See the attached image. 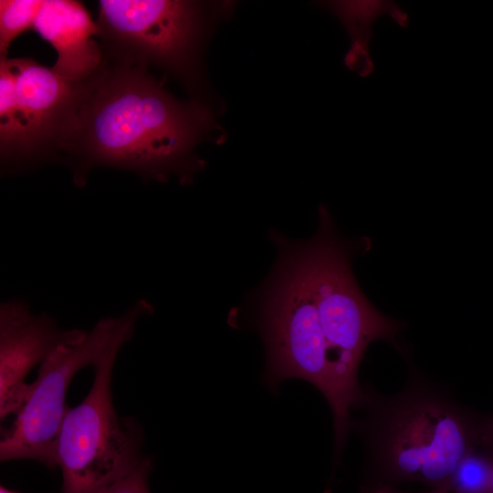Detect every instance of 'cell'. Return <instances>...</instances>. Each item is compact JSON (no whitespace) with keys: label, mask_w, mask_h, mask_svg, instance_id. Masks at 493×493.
I'll return each mask as SVG.
<instances>
[{"label":"cell","mask_w":493,"mask_h":493,"mask_svg":"<svg viewBox=\"0 0 493 493\" xmlns=\"http://www.w3.org/2000/svg\"><path fill=\"white\" fill-rule=\"evenodd\" d=\"M215 121L207 104L178 100L148 68L104 58L81 84L58 161L68 166L79 187L98 166L144 181L175 176L188 183L204 166L194 150L215 131Z\"/></svg>","instance_id":"6da1fadb"},{"label":"cell","mask_w":493,"mask_h":493,"mask_svg":"<svg viewBox=\"0 0 493 493\" xmlns=\"http://www.w3.org/2000/svg\"><path fill=\"white\" fill-rule=\"evenodd\" d=\"M361 407L366 414L356 429L372 481L446 488L477 437L480 416L416 371L394 395L365 393Z\"/></svg>","instance_id":"7a4b0ae2"},{"label":"cell","mask_w":493,"mask_h":493,"mask_svg":"<svg viewBox=\"0 0 493 493\" xmlns=\"http://www.w3.org/2000/svg\"><path fill=\"white\" fill-rule=\"evenodd\" d=\"M303 246L337 392L334 428L343 432L350 426L351 410L361 406L365 397L358 369L367 347L382 340L400 351L397 337L404 323L380 312L362 293L351 267L353 246L339 237L324 205L320 207L316 236Z\"/></svg>","instance_id":"3957f363"},{"label":"cell","mask_w":493,"mask_h":493,"mask_svg":"<svg viewBox=\"0 0 493 493\" xmlns=\"http://www.w3.org/2000/svg\"><path fill=\"white\" fill-rule=\"evenodd\" d=\"M149 312L142 300L126 312L122 328L93 366L95 376L88 394L66 414L57 445L62 493H98L145 458L138 425L115 411L110 380L119 351L133 336L139 319Z\"/></svg>","instance_id":"277c9868"},{"label":"cell","mask_w":493,"mask_h":493,"mask_svg":"<svg viewBox=\"0 0 493 493\" xmlns=\"http://www.w3.org/2000/svg\"><path fill=\"white\" fill-rule=\"evenodd\" d=\"M96 21L107 59L153 67L206 103L203 49L211 25L208 4L186 0H100Z\"/></svg>","instance_id":"5b68a950"},{"label":"cell","mask_w":493,"mask_h":493,"mask_svg":"<svg viewBox=\"0 0 493 493\" xmlns=\"http://www.w3.org/2000/svg\"><path fill=\"white\" fill-rule=\"evenodd\" d=\"M273 238L281 256L266 288L259 321L267 351L265 380L273 389L286 379L305 380L323 393L333 411L337 392L304 246H289L280 236Z\"/></svg>","instance_id":"8992f818"},{"label":"cell","mask_w":493,"mask_h":493,"mask_svg":"<svg viewBox=\"0 0 493 493\" xmlns=\"http://www.w3.org/2000/svg\"><path fill=\"white\" fill-rule=\"evenodd\" d=\"M126 320H100L79 342L56 348L39 365L37 379L0 442L1 461L28 459L57 467V445L69 407L66 395L75 374L94 366L111 344Z\"/></svg>","instance_id":"52a82bcc"},{"label":"cell","mask_w":493,"mask_h":493,"mask_svg":"<svg viewBox=\"0 0 493 493\" xmlns=\"http://www.w3.org/2000/svg\"><path fill=\"white\" fill-rule=\"evenodd\" d=\"M17 64L19 153L15 173H21L58 161V145L75 114L82 82H71L32 58H17Z\"/></svg>","instance_id":"ba28073f"},{"label":"cell","mask_w":493,"mask_h":493,"mask_svg":"<svg viewBox=\"0 0 493 493\" xmlns=\"http://www.w3.org/2000/svg\"><path fill=\"white\" fill-rule=\"evenodd\" d=\"M82 330H62L46 313L34 315L20 300L0 307V417L16 413L24 404L30 384L29 372L56 348L81 341Z\"/></svg>","instance_id":"9c48e42d"},{"label":"cell","mask_w":493,"mask_h":493,"mask_svg":"<svg viewBox=\"0 0 493 493\" xmlns=\"http://www.w3.org/2000/svg\"><path fill=\"white\" fill-rule=\"evenodd\" d=\"M33 28L58 54L53 70L62 78L81 83L101 68L104 55L98 26L79 1L44 0Z\"/></svg>","instance_id":"30bf717a"},{"label":"cell","mask_w":493,"mask_h":493,"mask_svg":"<svg viewBox=\"0 0 493 493\" xmlns=\"http://www.w3.org/2000/svg\"><path fill=\"white\" fill-rule=\"evenodd\" d=\"M17 58H0L1 172L13 174L19 152L16 122Z\"/></svg>","instance_id":"8fae6325"},{"label":"cell","mask_w":493,"mask_h":493,"mask_svg":"<svg viewBox=\"0 0 493 493\" xmlns=\"http://www.w3.org/2000/svg\"><path fill=\"white\" fill-rule=\"evenodd\" d=\"M444 488L450 493H493L491 461L478 433Z\"/></svg>","instance_id":"7c38bea8"},{"label":"cell","mask_w":493,"mask_h":493,"mask_svg":"<svg viewBox=\"0 0 493 493\" xmlns=\"http://www.w3.org/2000/svg\"><path fill=\"white\" fill-rule=\"evenodd\" d=\"M391 4L388 0H341L322 5L340 19L352 39L372 38L373 24L387 15Z\"/></svg>","instance_id":"4fadbf2b"},{"label":"cell","mask_w":493,"mask_h":493,"mask_svg":"<svg viewBox=\"0 0 493 493\" xmlns=\"http://www.w3.org/2000/svg\"><path fill=\"white\" fill-rule=\"evenodd\" d=\"M44 0L0 1V58H5L11 42L33 27Z\"/></svg>","instance_id":"5bb4252c"},{"label":"cell","mask_w":493,"mask_h":493,"mask_svg":"<svg viewBox=\"0 0 493 493\" xmlns=\"http://www.w3.org/2000/svg\"><path fill=\"white\" fill-rule=\"evenodd\" d=\"M372 38L351 39L350 47L343 57L344 66L361 78L371 76L375 69V62L370 49Z\"/></svg>","instance_id":"9a60e30c"},{"label":"cell","mask_w":493,"mask_h":493,"mask_svg":"<svg viewBox=\"0 0 493 493\" xmlns=\"http://www.w3.org/2000/svg\"><path fill=\"white\" fill-rule=\"evenodd\" d=\"M151 469V459L145 457L130 473L98 493H151L148 483Z\"/></svg>","instance_id":"2e32d148"},{"label":"cell","mask_w":493,"mask_h":493,"mask_svg":"<svg viewBox=\"0 0 493 493\" xmlns=\"http://www.w3.org/2000/svg\"><path fill=\"white\" fill-rule=\"evenodd\" d=\"M478 437L486 447L492 466V492H493V415L481 416L478 426Z\"/></svg>","instance_id":"e0dca14e"},{"label":"cell","mask_w":493,"mask_h":493,"mask_svg":"<svg viewBox=\"0 0 493 493\" xmlns=\"http://www.w3.org/2000/svg\"><path fill=\"white\" fill-rule=\"evenodd\" d=\"M361 493H405L398 490L394 486L376 482V481H368L361 488ZM423 493H450L446 488H432L429 491Z\"/></svg>","instance_id":"ac0fdd59"},{"label":"cell","mask_w":493,"mask_h":493,"mask_svg":"<svg viewBox=\"0 0 493 493\" xmlns=\"http://www.w3.org/2000/svg\"><path fill=\"white\" fill-rule=\"evenodd\" d=\"M391 21L402 29H405L410 25V15L400 5L392 2L387 15Z\"/></svg>","instance_id":"d6986e66"},{"label":"cell","mask_w":493,"mask_h":493,"mask_svg":"<svg viewBox=\"0 0 493 493\" xmlns=\"http://www.w3.org/2000/svg\"><path fill=\"white\" fill-rule=\"evenodd\" d=\"M0 493H19L11 489L6 488L5 487L1 486Z\"/></svg>","instance_id":"ffe728a7"}]
</instances>
